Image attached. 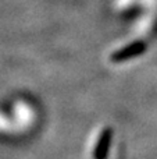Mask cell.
I'll return each mask as SVG.
<instances>
[{
	"label": "cell",
	"instance_id": "7a4b0ae2",
	"mask_svg": "<svg viewBox=\"0 0 157 159\" xmlns=\"http://www.w3.org/2000/svg\"><path fill=\"white\" fill-rule=\"evenodd\" d=\"M111 141H113V129L107 127L102 131L96 143V147L93 149V159H107Z\"/></svg>",
	"mask_w": 157,
	"mask_h": 159
},
{
	"label": "cell",
	"instance_id": "6da1fadb",
	"mask_svg": "<svg viewBox=\"0 0 157 159\" xmlns=\"http://www.w3.org/2000/svg\"><path fill=\"white\" fill-rule=\"evenodd\" d=\"M145 52H146V43L142 41H136V42H132V43L127 45V46L121 48V49L116 50L114 53H111L110 60L113 61V63H122V61L134 59Z\"/></svg>",
	"mask_w": 157,
	"mask_h": 159
}]
</instances>
